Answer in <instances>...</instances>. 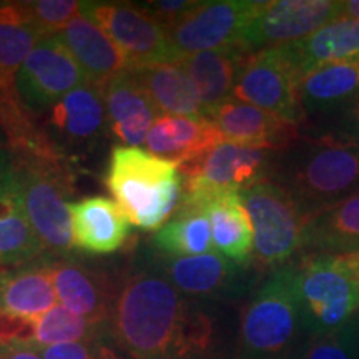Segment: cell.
<instances>
[{
    "label": "cell",
    "instance_id": "obj_1",
    "mask_svg": "<svg viewBox=\"0 0 359 359\" xmlns=\"http://www.w3.org/2000/svg\"><path fill=\"white\" fill-rule=\"evenodd\" d=\"M111 334L130 359H215L212 316L158 271H138L122 281Z\"/></svg>",
    "mask_w": 359,
    "mask_h": 359
},
{
    "label": "cell",
    "instance_id": "obj_2",
    "mask_svg": "<svg viewBox=\"0 0 359 359\" xmlns=\"http://www.w3.org/2000/svg\"><path fill=\"white\" fill-rule=\"evenodd\" d=\"M0 190L20 201L45 251L57 257L70 253L74 180L62 156L0 147Z\"/></svg>",
    "mask_w": 359,
    "mask_h": 359
},
{
    "label": "cell",
    "instance_id": "obj_3",
    "mask_svg": "<svg viewBox=\"0 0 359 359\" xmlns=\"http://www.w3.org/2000/svg\"><path fill=\"white\" fill-rule=\"evenodd\" d=\"M278 178L311 218L359 193V137L308 140L280 161Z\"/></svg>",
    "mask_w": 359,
    "mask_h": 359
},
{
    "label": "cell",
    "instance_id": "obj_4",
    "mask_svg": "<svg viewBox=\"0 0 359 359\" xmlns=\"http://www.w3.org/2000/svg\"><path fill=\"white\" fill-rule=\"evenodd\" d=\"M105 183L130 223L143 230H155L167 222L183 193L178 165L137 147L111 150Z\"/></svg>",
    "mask_w": 359,
    "mask_h": 359
},
{
    "label": "cell",
    "instance_id": "obj_5",
    "mask_svg": "<svg viewBox=\"0 0 359 359\" xmlns=\"http://www.w3.org/2000/svg\"><path fill=\"white\" fill-rule=\"evenodd\" d=\"M302 331L294 264H285L273 271L241 313L236 359L285 356L294 349Z\"/></svg>",
    "mask_w": 359,
    "mask_h": 359
},
{
    "label": "cell",
    "instance_id": "obj_6",
    "mask_svg": "<svg viewBox=\"0 0 359 359\" xmlns=\"http://www.w3.org/2000/svg\"><path fill=\"white\" fill-rule=\"evenodd\" d=\"M294 285L309 336L330 333L359 313V283L338 255H306L294 264Z\"/></svg>",
    "mask_w": 359,
    "mask_h": 359
},
{
    "label": "cell",
    "instance_id": "obj_7",
    "mask_svg": "<svg viewBox=\"0 0 359 359\" xmlns=\"http://www.w3.org/2000/svg\"><path fill=\"white\" fill-rule=\"evenodd\" d=\"M255 233V258L262 266H285L303 250L309 217L293 195L273 180L259 182L240 191Z\"/></svg>",
    "mask_w": 359,
    "mask_h": 359
},
{
    "label": "cell",
    "instance_id": "obj_8",
    "mask_svg": "<svg viewBox=\"0 0 359 359\" xmlns=\"http://www.w3.org/2000/svg\"><path fill=\"white\" fill-rule=\"evenodd\" d=\"M80 15L114 40L130 69L178 62L167 30L140 7L120 2H82Z\"/></svg>",
    "mask_w": 359,
    "mask_h": 359
},
{
    "label": "cell",
    "instance_id": "obj_9",
    "mask_svg": "<svg viewBox=\"0 0 359 359\" xmlns=\"http://www.w3.org/2000/svg\"><path fill=\"white\" fill-rule=\"evenodd\" d=\"M264 4L251 0L200 2L195 11L168 30L178 62L191 53L243 47L246 27L262 12Z\"/></svg>",
    "mask_w": 359,
    "mask_h": 359
},
{
    "label": "cell",
    "instance_id": "obj_10",
    "mask_svg": "<svg viewBox=\"0 0 359 359\" xmlns=\"http://www.w3.org/2000/svg\"><path fill=\"white\" fill-rule=\"evenodd\" d=\"M298 87L299 79L283 55L281 48H266L248 57L231 98L298 125L304 118Z\"/></svg>",
    "mask_w": 359,
    "mask_h": 359
},
{
    "label": "cell",
    "instance_id": "obj_11",
    "mask_svg": "<svg viewBox=\"0 0 359 359\" xmlns=\"http://www.w3.org/2000/svg\"><path fill=\"white\" fill-rule=\"evenodd\" d=\"M87 82L82 69L57 34L35 45L15 75L17 95L32 114L47 111Z\"/></svg>",
    "mask_w": 359,
    "mask_h": 359
},
{
    "label": "cell",
    "instance_id": "obj_12",
    "mask_svg": "<svg viewBox=\"0 0 359 359\" xmlns=\"http://www.w3.org/2000/svg\"><path fill=\"white\" fill-rule=\"evenodd\" d=\"M343 0H275L266 2L243 35L251 53L296 42L341 19Z\"/></svg>",
    "mask_w": 359,
    "mask_h": 359
},
{
    "label": "cell",
    "instance_id": "obj_13",
    "mask_svg": "<svg viewBox=\"0 0 359 359\" xmlns=\"http://www.w3.org/2000/svg\"><path fill=\"white\" fill-rule=\"evenodd\" d=\"M40 125L60 155L64 150H87L100 140L107 127L103 88L90 82L82 83L50 107Z\"/></svg>",
    "mask_w": 359,
    "mask_h": 359
},
{
    "label": "cell",
    "instance_id": "obj_14",
    "mask_svg": "<svg viewBox=\"0 0 359 359\" xmlns=\"http://www.w3.org/2000/svg\"><path fill=\"white\" fill-rule=\"evenodd\" d=\"M50 273L62 306L95 323H111L120 286L107 275L74 259H53Z\"/></svg>",
    "mask_w": 359,
    "mask_h": 359
},
{
    "label": "cell",
    "instance_id": "obj_15",
    "mask_svg": "<svg viewBox=\"0 0 359 359\" xmlns=\"http://www.w3.org/2000/svg\"><path fill=\"white\" fill-rule=\"evenodd\" d=\"M208 118L217 125L224 142L241 147L269 151L283 150L298 137L296 125L235 98L213 109Z\"/></svg>",
    "mask_w": 359,
    "mask_h": 359
},
{
    "label": "cell",
    "instance_id": "obj_16",
    "mask_svg": "<svg viewBox=\"0 0 359 359\" xmlns=\"http://www.w3.org/2000/svg\"><path fill=\"white\" fill-rule=\"evenodd\" d=\"M107 127L125 147L145 143L147 135L160 118V111L142 87L133 70H125L103 85Z\"/></svg>",
    "mask_w": 359,
    "mask_h": 359
},
{
    "label": "cell",
    "instance_id": "obj_17",
    "mask_svg": "<svg viewBox=\"0 0 359 359\" xmlns=\"http://www.w3.org/2000/svg\"><path fill=\"white\" fill-rule=\"evenodd\" d=\"M50 262L39 258L12 268H0V314L35 321L57 306Z\"/></svg>",
    "mask_w": 359,
    "mask_h": 359
},
{
    "label": "cell",
    "instance_id": "obj_18",
    "mask_svg": "<svg viewBox=\"0 0 359 359\" xmlns=\"http://www.w3.org/2000/svg\"><path fill=\"white\" fill-rule=\"evenodd\" d=\"M271 151L223 142L200 158L180 165L182 175L222 190L241 191L262 180Z\"/></svg>",
    "mask_w": 359,
    "mask_h": 359
},
{
    "label": "cell",
    "instance_id": "obj_19",
    "mask_svg": "<svg viewBox=\"0 0 359 359\" xmlns=\"http://www.w3.org/2000/svg\"><path fill=\"white\" fill-rule=\"evenodd\" d=\"M243 264L233 263L217 251L198 257L161 258L158 273L175 290L193 299L217 298L236 285Z\"/></svg>",
    "mask_w": 359,
    "mask_h": 359
},
{
    "label": "cell",
    "instance_id": "obj_20",
    "mask_svg": "<svg viewBox=\"0 0 359 359\" xmlns=\"http://www.w3.org/2000/svg\"><path fill=\"white\" fill-rule=\"evenodd\" d=\"M224 138L206 116H160L147 135L145 145L158 158L180 165L200 158Z\"/></svg>",
    "mask_w": 359,
    "mask_h": 359
},
{
    "label": "cell",
    "instance_id": "obj_21",
    "mask_svg": "<svg viewBox=\"0 0 359 359\" xmlns=\"http://www.w3.org/2000/svg\"><path fill=\"white\" fill-rule=\"evenodd\" d=\"M74 246L93 255L120 250L130 235V219L115 201L90 196L70 203Z\"/></svg>",
    "mask_w": 359,
    "mask_h": 359
},
{
    "label": "cell",
    "instance_id": "obj_22",
    "mask_svg": "<svg viewBox=\"0 0 359 359\" xmlns=\"http://www.w3.org/2000/svg\"><path fill=\"white\" fill-rule=\"evenodd\" d=\"M299 82L321 67L359 55V20L338 19L296 42L281 45Z\"/></svg>",
    "mask_w": 359,
    "mask_h": 359
},
{
    "label": "cell",
    "instance_id": "obj_23",
    "mask_svg": "<svg viewBox=\"0 0 359 359\" xmlns=\"http://www.w3.org/2000/svg\"><path fill=\"white\" fill-rule=\"evenodd\" d=\"M57 35L77 60L90 83L103 88L116 74L130 70L127 58L114 40L82 15L72 19Z\"/></svg>",
    "mask_w": 359,
    "mask_h": 359
},
{
    "label": "cell",
    "instance_id": "obj_24",
    "mask_svg": "<svg viewBox=\"0 0 359 359\" xmlns=\"http://www.w3.org/2000/svg\"><path fill=\"white\" fill-rule=\"evenodd\" d=\"M251 52L243 47H228L218 50L191 53L178 62L198 90L206 114L233 97L240 72Z\"/></svg>",
    "mask_w": 359,
    "mask_h": 359
},
{
    "label": "cell",
    "instance_id": "obj_25",
    "mask_svg": "<svg viewBox=\"0 0 359 359\" xmlns=\"http://www.w3.org/2000/svg\"><path fill=\"white\" fill-rule=\"evenodd\" d=\"M133 70L135 77L147 90L161 116H206V109L198 90L178 62L140 67Z\"/></svg>",
    "mask_w": 359,
    "mask_h": 359
},
{
    "label": "cell",
    "instance_id": "obj_26",
    "mask_svg": "<svg viewBox=\"0 0 359 359\" xmlns=\"http://www.w3.org/2000/svg\"><path fill=\"white\" fill-rule=\"evenodd\" d=\"M359 250V193L308 219L306 255H349Z\"/></svg>",
    "mask_w": 359,
    "mask_h": 359
},
{
    "label": "cell",
    "instance_id": "obj_27",
    "mask_svg": "<svg viewBox=\"0 0 359 359\" xmlns=\"http://www.w3.org/2000/svg\"><path fill=\"white\" fill-rule=\"evenodd\" d=\"M43 37L25 2L0 4V88L15 87L17 72Z\"/></svg>",
    "mask_w": 359,
    "mask_h": 359
},
{
    "label": "cell",
    "instance_id": "obj_28",
    "mask_svg": "<svg viewBox=\"0 0 359 359\" xmlns=\"http://www.w3.org/2000/svg\"><path fill=\"white\" fill-rule=\"evenodd\" d=\"M303 111H321L359 95V55L306 75L298 87Z\"/></svg>",
    "mask_w": 359,
    "mask_h": 359
},
{
    "label": "cell",
    "instance_id": "obj_29",
    "mask_svg": "<svg viewBox=\"0 0 359 359\" xmlns=\"http://www.w3.org/2000/svg\"><path fill=\"white\" fill-rule=\"evenodd\" d=\"M45 246L29 222L20 201L0 190V268L42 258Z\"/></svg>",
    "mask_w": 359,
    "mask_h": 359
},
{
    "label": "cell",
    "instance_id": "obj_30",
    "mask_svg": "<svg viewBox=\"0 0 359 359\" xmlns=\"http://www.w3.org/2000/svg\"><path fill=\"white\" fill-rule=\"evenodd\" d=\"M154 246L173 258L213 253L212 224L201 212H175L172 222L155 233Z\"/></svg>",
    "mask_w": 359,
    "mask_h": 359
},
{
    "label": "cell",
    "instance_id": "obj_31",
    "mask_svg": "<svg viewBox=\"0 0 359 359\" xmlns=\"http://www.w3.org/2000/svg\"><path fill=\"white\" fill-rule=\"evenodd\" d=\"M102 338H114L111 323H95L57 304L35 320L30 346H53Z\"/></svg>",
    "mask_w": 359,
    "mask_h": 359
},
{
    "label": "cell",
    "instance_id": "obj_32",
    "mask_svg": "<svg viewBox=\"0 0 359 359\" xmlns=\"http://www.w3.org/2000/svg\"><path fill=\"white\" fill-rule=\"evenodd\" d=\"M304 359H359L356 318L330 333L311 336L303 348Z\"/></svg>",
    "mask_w": 359,
    "mask_h": 359
},
{
    "label": "cell",
    "instance_id": "obj_33",
    "mask_svg": "<svg viewBox=\"0 0 359 359\" xmlns=\"http://www.w3.org/2000/svg\"><path fill=\"white\" fill-rule=\"evenodd\" d=\"M42 359H130L114 338H102L80 343L34 346Z\"/></svg>",
    "mask_w": 359,
    "mask_h": 359
},
{
    "label": "cell",
    "instance_id": "obj_34",
    "mask_svg": "<svg viewBox=\"0 0 359 359\" xmlns=\"http://www.w3.org/2000/svg\"><path fill=\"white\" fill-rule=\"evenodd\" d=\"M27 11L35 24L47 35L60 32L72 19L80 15L82 2L77 0H37L25 2Z\"/></svg>",
    "mask_w": 359,
    "mask_h": 359
},
{
    "label": "cell",
    "instance_id": "obj_35",
    "mask_svg": "<svg viewBox=\"0 0 359 359\" xmlns=\"http://www.w3.org/2000/svg\"><path fill=\"white\" fill-rule=\"evenodd\" d=\"M198 6L200 2L193 0H156V2L140 4V8L168 32Z\"/></svg>",
    "mask_w": 359,
    "mask_h": 359
},
{
    "label": "cell",
    "instance_id": "obj_36",
    "mask_svg": "<svg viewBox=\"0 0 359 359\" xmlns=\"http://www.w3.org/2000/svg\"><path fill=\"white\" fill-rule=\"evenodd\" d=\"M0 359H42L30 344H0Z\"/></svg>",
    "mask_w": 359,
    "mask_h": 359
},
{
    "label": "cell",
    "instance_id": "obj_37",
    "mask_svg": "<svg viewBox=\"0 0 359 359\" xmlns=\"http://www.w3.org/2000/svg\"><path fill=\"white\" fill-rule=\"evenodd\" d=\"M344 266L348 268V271L351 273L354 280L359 283V250L349 255H338Z\"/></svg>",
    "mask_w": 359,
    "mask_h": 359
},
{
    "label": "cell",
    "instance_id": "obj_38",
    "mask_svg": "<svg viewBox=\"0 0 359 359\" xmlns=\"http://www.w3.org/2000/svg\"><path fill=\"white\" fill-rule=\"evenodd\" d=\"M341 19H358L359 20V0H343Z\"/></svg>",
    "mask_w": 359,
    "mask_h": 359
},
{
    "label": "cell",
    "instance_id": "obj_39",
    "mask_svg": "<svg viewBox=\"0 0 359 359\" xmlns=\"http://www.w3.org/2000/svg\"><path fill=\"white\" fill-rule=\"evenodd\" d=\"M351 120L354 123V128H356L358 133H359V95L354 98V103L351 107Z\"/></svg>",
    "mask_w": 359,
    "mask_h": 359
},
{
    "label": "cell",
    "instance_id": "obj_40",
    "mask_svg": "<svg viewBox=\"0 0 359 359\" xmlns=\"http://www.w3.org/2000/svg\"><path fill=\"white\" fill-rule=\"evenodd\" d=\"M278 359H304V354H303V349H291L290 353H286L285 356L278 358Z\"/></svg>",
    "mask_w": 359,
    "mask_h": 359
},
{
    "label": "cell",
    "instance_id": "obj_41",
    "mask_svg": "<svg viewBox=\"0 0 359 359\" xmlns=\"http://www.w3.org/2000/svg\"><path fill=\"white\" fill-rule=\"evenodd\" d=\"M2 137H6V135H4V132H2V127H0V142H2ZM2 147V145H0Z\"/></svg>",
    "mask_w": 359,
    "mask_h": 359
},
{
    "label": "cell",
    "instance_id": "obj_42",
    "mask_svg": "<svg viewBox=\"0 0 359 359\" xmlns=\"http://www.w3.org/2000/svg\"><path fill=\"white\" fill-rule=\"evenodd\" d=\"M356 321H358V330H359V313L356 314Z\"/></svg>",
    "mask_w": 359,
    "mask_h": 359
}]
</instances>
